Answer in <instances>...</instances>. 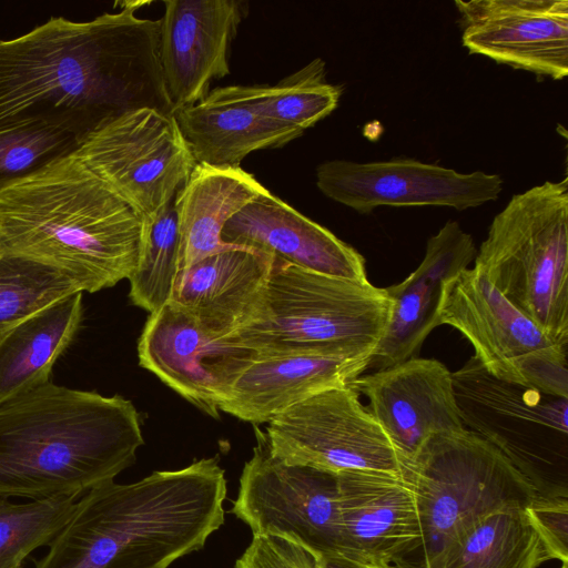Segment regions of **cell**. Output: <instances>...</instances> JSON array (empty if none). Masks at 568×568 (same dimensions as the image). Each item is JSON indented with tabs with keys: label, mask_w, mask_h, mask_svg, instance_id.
Listing matches in <instances>:
<instances>
[{
	"label": "cell",
	"mask_w": 568,
	"mask_h": 568,
	"mask_svg": "<svg viewBox=\"0 0 568 568\" xmlns=\"http://www.w3.org/2000/svg\"><path fill=\"white\" fill-rule=\"evenodd\" d=\"M145 2L91 21L51 18L0 40V128L41 123L80 143L120 115L173 114L159 59L160 19L136 16Z\"/></svg>",
	"instance_id": "obj_1"
},
{
	"label": "cell",
	"mask_w": 568,
	"mask_h": 568,
	"mask_svg": "<svg viewBox=\"0 0 568 568\" xmlns=\"http://www.w3.org/2000/svg\"><path fill=\"white\" fill-rule=\"evenodd\" d=\"M217 456L131 483L88 490L34 568H168L202 549L224 524Z\"/></svg>",
	"instance_id": "obj_2"
},
{
	"label": "cell",
	"mask_w": 568,
	"mask_h": 568,
	"mask_svg": "<svg viewBox=\"0 0 568 568\" xmlns=\"http://www.w3.org/2000/svg\"><path fill=\"white\" fill-rule=\"evenodd\" d=\"M144 444L134 405L51 382L0 405V498L81 496Z\"/></svg>",
	"instance_id": "obj_3"
},
{
	"label": "cell",
	"mask_w": 568,
	"mask_h": 568,
	"mask_svg": "<svg viewBox=\"0 0 568 568\" xmlns=\"http://www.w3.org/2000/svg\"><path fill=\"white\" fill-rule=\"evenodd\" d=\"M145 226L74 153L0 193V252L55 266L83 292L131 276Z\"/></svg>",
	"instance_id": "obj_4"
},
{
	"label": "cell",
	"mask_w": 568,
	"mask_h": 568,
	"mask_svg": "<svg viewBox=\"0 0 568 568\" xmlns=\"http://www.w3.org/2000/svg\"><path fill=\"white\" fill-rule=\"evenodd\" d=\"M393 302L369 281L311 272L275 258L252 318L231 338L256 357L375 352Z\"/></svg>",
	"instance_id": "obj_5"
},
{
	"label": "cell",
	"mask_w": 568,
	"mask_h": 568,
	"mask_svg": "<svg viewBox=\"0 0 568 568\" xmlns=\"http://www.w3.org/2000/svg\"><path fill=\"white\" fill-rule=\"evenodd\" d=\"M474 268L554 341L568 345V183L511 196L494 217Z\"/></svg>",
	"instance_id": "obj_6"
},
{
	"label": "cell",
	"mask_w": 568,
	"mask_h": 568,
	"mask_svg": "<svg viewBox=\"0 0 568 568\" xmlns=\"http://www.w3.org/2000/svg\"><path fill=\"white\" fill-rule=\"evenodd\" d=\"M418 509L417 568H436L447 549L486 515L526 507L532 484L495 446L468 429L430 436L403 467Z\"/></svg>",
	"instance_id": "obj_7"
},
{
	"label": "cell",
	"mask_w": 568,
	"mask_h": 568,
	"mask_svg": "<svg viewBox=\"0 0 568 568\" xmlns=\"http://www.w3.org/2000/svg\"><path fill=\"white\" fill-rule=\"evenodd\" d=\"M452 376L466 429L501 452L538 495L567 497L568 397L498 379L474 355Z\"/></svg>",
	"instance_id": "obj_8"
},
{
	"label": "cell",
	"mask_w": 568,
	"mask_h": 568,
	"mask_svg": "<svg viewBox=\"0 0 568 568\" xmlns=\"http://www.w3.org/2000/svg\"><path fill=\"white\" fill-rule=\"evenodd\" d=\"M444 324L469 341L494 377L568 397V345L549 337L476 268L445 283L438 307Z\"/></svg>",
	"instance_id": "obj_9"
},
{
	"label": "cell",
	"mask_w": 568,
	"mask_h": 568,
	"mask_svg": "<svg viewBox=\"0 0 568 568\" xmlns=\"http://www.w3.org/2000/svg\"><path fill=\"white\" fill-rule=\"evenodd\" d=\"M255 434L231 513L253 536L288 540L315 557L343 554L337 474L287 464L272 454L264 432Z\"/></svg>",
	"instance_id": "obj_10"
},
{
	"label": "cell",
	"mask_w": 568,
	"mask_h": 568,
	"mask_svg": "<svg viewBox=\"0 0 568 568\" xmlns=\"http://www.w3.org/2000/svg\"><path fill=\"white\" fill-rule=\"evenodd\" d=\"M74 154L145 219L175 199L196 165L174 114L148 108L98 129Z\"/></svg>",
	"instance_id": "obj_11"
},
{
	"label": "cell",
	"mask_w": 568,
	"mask_h": 568,
	"mask_svg": "<svg viewBox=\"0 0 568 568\" xmlns=\"http://www.w3.org/2000/svg\"><path fill=\"white\" fill-rule=\"evenodd\" d=\"M268 447L281 460L334 474H403V462L352 386L323 390L267 423Z\"/></svg>",
	"instance_id": "obj_12"
},
{
	"label": "cell",
	"mask_w": 568,
	"mask_h": 568,
	"mask_svg": "<svg viewBox=\"0 0 568 568\" xmlns=\"http://www.w3.org/2000/svg\"><path fill=\"white\" fill-rule=\"evenodd\" d=\"M316 185L328 199L369 214L378 206H449L458 211L498 199L503 180L483 171L454 169L408 158L353 162L331 160L316 169Z\"/></svg>",
	"instance_id": "obj_13"
},
{
	"label": "cell",
	"mask_w": 568,
	"mask_h": 568,
	"mask_svg": "<svg viewBox=\"0 0 568 568\" xmlns=\"http://www.w3.org/2000/svg\"><path fill=\"white\" fill-rule=\"evenodd\" d=\"M138 356L141 367L213 418L220 417V405L256 358L254 351L209 333L170 301L150 313Z\"/></svg>",
	"instance_id": "obj_14"
},
{
	"label": "cell",
	"mask_w": 568,
	"mask_h": 568,
	"mask_svg": "<svg viewBox=\"0 0 568 568\" xmlns=\"http://www.w3.org/2000/svg\"><path fill=\"white\" fill-rule=\"evenodd\" d=\"M455 6L469 53L538 77H567V0H456Z\"/></svg>",
	"instance_id": "obj_15"
},
{
	"label": "cell",
	"mask_w": 568,
	"mask_h": 568,
	"mask_svg": "<svg viewBox=\"0 0 568 568\" xmlns=\"http://www.w3.org/2000/svg\"><path fill=\"white\" fill-rule=\"evenodd\" d=\"M160 19L159 59L173 109L195 104L230 73L229 53L247 13L241 0H166Z\"/></svg>",
	"instance_id": "obj_16"
},
{
	"label": "cell",
	"mask_w": 568,
	"mask_h": 568,
	"mask_svg": "<svg viewBox=\"0 0 568 568\" xmlns=\"http://www.w3.org/2000/svg\"><path fill=\"white\" fill-rule=\"evenodd\" d=\"M368 399V410L404 464L433 435L465 429L452 372L437 359L412 357L361 375L351 384Z\"/></svg>",
	"instance_id": "obj_17"
},
{
	"label": "cell",
	"mask_w": 568,
	"mask_h": 568,
	"mask_svg": "<svg viewBox=\"0 0 568 568\" xmlns=\"http://www.w3.org/2000/svg\"><path fill=\"white\" fill-rule=\"evenodd\" d=\"M337 479L343 555L396 568L418 555V509L403 474L352 470Z\"/></svg>",
	"instance_id": "obj_18"
},
{
	"label": "cell",
	"mask_w": 568,
	"mask_h": 568,
	"mask_svg": "<svg viewBox=\"0 0 568 568\" xmlns=\"http://www.w3.org/2000/svg\"><path fill=\"white\" fill-rule=\"evenodd\" d=\"M222 240L311 272L349 281H368L365 258L357 250L268 190L225 224Z\"/></svg>",
	"instance_id": "obj_19"
},
{
	"label": "cell",
	"mask_w": 568,
	"mask_h": 568,
	"mask_svg": "<svg viewBox=\"0 0 568 568\" xmlns=\"http://www.w3.org/2000/svg\"><path fill=\"white\" fill-rule=\"evenodd\" d=\"M476 252L473 236L456 221H448L428 239L418 267L400 283L385 287L393 302L390 317L368 368L384 369L416 357L438 326L445 283L467 268Z\"/></svg>",
	"instance_id": "obj_20"
},
{
	"label": "cell",
	"mask_w": 568,
	"mask_h": 568,
	"mask_svg": "<svg viewBox=\"0 0 568 568\" xmlns=\"http://www.w3.org/2000/svg\"><path fill=\"white\" fill-rule=\"evenodd\" d=\"M263 99L264 85H227L175 111L195 163L240 166L250 153L281 148L303 134L271 119Z\"/></svg>",
	"instance_id": "obj_21"
},
{
	"label": "cell",
	"mask_w": 568,
	"mask_h": 568,
	"mask_svg": "<svg viewBox=\"0 0 568 568\" xmlns=\"http://www.w3.org/2000/svg\"><path fill=\"white\" fill-rule=\"evenodd\" d=\"M373 353L256 357L237 377L220 410L252 424L270 423L323 390L351 385Z\"/></svg>",
	"instance_id": "obj_22"
},
{
	"label": "cell",
	"mask_w": 568,
	"mask_h": 568,
	"mask_svg": "<svg viewBox=\"0 0 568 568\" xmlns=\"http://www.w3.org/2000/svg\"><path fill=\"white\" fill-rule=\"evenodd\" d=\"M274 257L232 245L180 270L170 302L209 333L231 338L255 313Z\"/></svg>",
	"instance_id": "obj_23"
},
{
	"label": "cell",
	"mask_w": 568,
	"mask_h": 568,
	"mask_svg": "<svg viewBox=\"0 0 568 568\" xmlns=\"http://www.w3.org/2000/svg\"><path fill=\"white\" fill-rule=\"evenodd\" d=\"M267 190L241 166L196 164L174 199L180 235V270L231 247L225 224Z\"/></svg>",
	"instance_id": "obj_24"
},
{
	"label": "cell",
	"mask_w": 568,
	"mask_h": 568,
	"mask_svg": "<svg viewBox=\"0 0 568 568\" xmlns=\"http://www.w3.org/2000/svg\"><path fill=\"white\" fill-rule=\"evenodd\" d=\"M82 312V292H77L31 314L0 338V405L50 382Z\"/></svg>",
	"instance_id": "obj_25"
},
{
	"label": "cell",
	"mask_w": 568,
	"mask_h": 568,
	"mask_svg": "<svg viewBox=\"0 0 568 568\" xmlns=\"http://www.w3.org/2000/svg\"><path fill=\"white\" fill-rule=\"evenodd\" d=\"M545 560L525 507H504L471 526L436 568H537Z\"/></svg>",
	"instance_id": "obj_26"
},
{
	"label": "cell",
	"mask_w": 568,
	"mask_h": 568,
	"mask_svg": "<svg viewBox=\"0 0 568 568\" xmlns=\"http://www.w3.org/2000/svg\"><path fill=\"white\" fill-rule=\"evenodd\" d=\"M77 292L78 281L40 261L0 252V338L21 321Z\"/></svg>",
	"instance_id": "obj_27"
},
{
	"label": "cell",
	"mask_w": 568,
	"mask_h": 568,
	"mask_svg": "<svg viewBox=\"0 0 568 568\" xmlns=\"http://www.w3.org/2000/svg\"><path fill=\"white\" fill-rule=\"evenodd\" d=\"M180 268V235L174 200L146 219L129 297L135 306L152 313L169 302Z\"/></svg>",
	"instance_id": "obj_28"
},
{
	"label": "cell",
	"mask_w": 568,
	"mask_h": 568,
	"mask_svg": "<svg viewBox=\"0 0 568 568\" xmlns=\"http://www.w3.org/2000/svg\"><path fill=\"white\" fill-rule=\"evenodd\" d=\"M79 496L28 503L0 498V568H23L27 557L49 546L71 518Z\"/></svg>",
	"instance_id": "obj_29"
},
{
	"label": "cell",
	"mask_w": 568,
	"mask_h": 568,
	"mask_svg": "<svg viewBox=\"0 0 568 568\" xmlns=\"http://www.w3.org/2000/svg\"><path fill=\"white\" fill-rule=\"evenodd\" d=\"M342 89L326 80L324 60L316 58L275 85H264V110L274 121L304 131L329 115Z\"/></svg>",
	"instance_id": "obj_30"
},
{
	"label": "cell",
	"mask_w": 568,
	"mask_h": 568,
	"mask_svg": "<svg viewBox=\"0 0 568 568\" xmlns=\"http://www.w3.org/2000/svg\"><path fill=\"white\" fill-rule=\"evenodd\" d=\"M80 140L41 123L0 128V193L73 154Z\"/></svg>",
	"instance_id": "obj_31"
},
{
	"label": "cell",
	"mask_w": 568,
	"mask_h": 568,
	"mask_svg": "<svg viewBox=\"0 0 568 568\" xmlns=\"http://www.w3.org/2000/svg\"><path fill=\"white\" fill-rule=\"evenodd\" d=\"M548 559L568 564V499L564 496H540L525 507Z\"/></svg>",
	"instance_id": "obj_32"
},
{
	"label": "cell",
	"mask_w": 568,
	"mask_h": 568,
	"mask_svg": "<svg viewBox=\"0 0 568 568\" xmlns=\"http://www.w3.org/2000/svg\"><path fill=\"white\" fill-rule=\"evenodd\" d=\"M234 568H318L310 551L288 540L253 536Z\"/></svg>",
	"instance_id": "obj_33"
},
{
	"label": "cell",
	"mask_w": 568,
	"mask_h": 568,
	"mask_svg": "<svg viewBox=\"0 0 568 568\" xmlns=\"http://www.w3.org/2000/svg\"><path fill=\"white\" fill-rule=\"evenodd\" d=\"M315 558L318 568H396L394 566L355 559L343 554L325 555Z\"/></svg>",
	"instance_id": "obj_34"
},
{
	"label": "cell",
	"mask_w": 568,
	"mask_h": 568,
	"mask_svg": "<svg viewBox=\"0 0 568 568\" xmlns=\"http://www.w3.org/2000/svg\"><path fill=\"white\" fill-rule=\"evenodd\" d=\"M561 568H568V564H562Z\"/></svg>",
	"instance_id": "obj_35"
}]
</instances>
